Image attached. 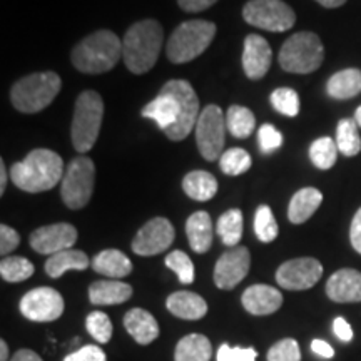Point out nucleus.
I'll return each mask as SVG.
<instances>
[{"label": "nucleus", "instance_id": "nucleus-49", "mask_svg": "<svg viewBox=\"0 0 361 361\" xmlns=\"http://www.w3.org/2000/svg\"><path fill=\"white\" fill-rule=\"evenodd\" d=\"M311 350H313V353L322 356V358H333L335 356V350L323 340H314L311 343Z\"/></svg>", "mask_w": 361, "mask_h": 361}, {"label": "nucleus", "instance_id": "nucleus-4", "mask_svg": "<svg viewBox=\"0 0 361 361\" xmlns=\"http://www.w3.org/2000/svg\"><path fill=\"white\" fill-rule=\"evenodd\" d=\"M62 80L56 72H37L17 80L11 90L12 106L24 114L40 112L61 92Z\"/></svg>", "mask_w": 361, "mask_h": 361}, {"label": "nucleus", "instance_id": "nucleus-43", "mask_svg": "<svg viewBox=\"0 0 361 361\" xmlns=\"http://www.w3.org/2000/svg\"><path fill=\"white\" fill-rule=\"evenodd\" d=\"M258 351L255 348H233L229 345H221L216 361H256Z\"/></svg>", "mask_w": 361, "mask_h": 361}, {"label": "nucleus", "instance_id": "nucleus-10", "mask_svg": "<svg viewBox=\"0 0 361 361\" xmlns=\"http://www.w3.org/2000/svg\"><path fill=\"white\" fill-rule=\"evenodd\" d=\"M161 90L171 94L179 104L178 124L173 129H169L166 135H168L171 141H183L196 128L197 119H200V99L194 92L192 85L183 79L168 80V82L162 85Z\"/></svg>", "mask_w": 361, "mask_h": 361}, {"label": "nucleus", "instance_id": "nucleus-25", "mask_svg": "<svg viewBox=\"0 0 361 361\" xmlns=\"http://www.w3.org/2000/svg\"><path fill=\"white\" fill-rule=\"evenodd\" d=\"M323 202V194L316 188L300 189L291 197L290 207H288V218L293 224H303L316 213Z\"/></svg>", "mask_w": 361, "mask_h": 361}, {"label": "nucleus", "instance_id": "nucleus-7", "mask_svg": "<svg viewBox=\"0 0 361 361\" xmlns=\"http://www.w3.org/2000/svg\"><path fill=\"white\" fill-rule=\"evenodd\" d=\"M324 59V47L313 32H298L283 44L279 51V66L291 74H310L319 69Z\"/></svg>", "mask_w": 361, "mask_h": 361}, {"label": "nucleus", "instance_id": "nucleus-35", "mask_svg": "<svg viewBox=\"0 0 361 361\" xmlns=\"http://www.w3.org/2000/svg\"><path fill=\"white\" fill-rule=\"evenodd\" d=\"M310 159L318 169H329L338 159L336 141L329 137H319L311 144Z\"/></svg>", "mask_w": 361, "mask_h": 361}, {"label": "nucleus", "instance_id": "nucleus-41", "mask_svg": "<svg viewBox=\"0 0 361 361\" xmlns=\"http://www.w3.org/2000/svg\"><path fill=\"white\" fill-rule=\"evenodd\" d=\"M300 345L293 338H284L274 343L268 351V361H300Z\"/></svg>", "mask_w": 361, "mask_h": 361}, {"label": "nucleus", "instance_id": "nucleus-50", "mask_svg": "<svg viewBox=\"0 0 361 361\" xmlns=\"http://www.w3.org/2000/svg\"><path fill=\"white\" fill-rule=\"evenodd\" d=\"M11 361H44L40 356L32 350H19L16 355L12 356Z\"/></svg>", "mask_w": 361, "mask_h": 361}, {"label": "nucleus", "instance_id": "nucleus-34", "mask_svg": "<svg viewBox=\"0 0 361 361\" xmlns=\"http://www.w3.org/2000/svg\"><path fill=\"white\" fill-rule=\"evenodd\" d=\"M34 264L20 256H6L0 263V274L7 283H20L34 274Z\"/></svg>", "mask_w": 361, "mask_h": 361}, {"label": "nucleus", "instance_id": "nucleus-38", "mask_svg": "<svg viewBox=\"0 0 361 361\" xmlns=\"http://www.w3.org/2000/svg\"><path fill=\"white\" fill-rule=\"evenodd\" d=\"M271 106L276 109L279 114L295 117L300 112V96L295 89L279 87L271 94Z\"/></svg>", "mask_w": 361, "mask_h": 361}, {"label": "nucleus", "instance_id": "nucleus-28", "mask_svg": "<svg viewBox=\"0 0 361 361\" xmlns=\"http://www.w3.org/2000/svg\"><path fill=\"white\" fill-rule=\"evenodd\" d=\"M89 266V258L84 251L79 250H66L61 252H56L45 263V273L51 278H61L66 271H84Z\"/></svg>", "mask_w": 361, "mask_h": 361}, {"label": "nucleus", "instance_id": "nucleus-39", "mask_svg": "<svg viewBox=\"0 0 361 361\" xmlns=\"http://www.w3.org/2000/svg\"><path fill=\"white\" fill-rule=\"evenodd\" d=\"M166 266L171 271H174L178 274L179 281L183 284H191L196 276V271H194V264L189 256L184 251H173L166 256Z\"/></svg>", "mask_w": 361, "mask_h": 361}, {"label": "nucleus", "instance_id": "nucleus-18", "mask_svg": "<svg viewBox=\"0 0 361 361\" xmlns=\"http://www.w3.org/2000/svg\"><path fill=\"white\" fill-rule=\"evenodd\" d=\"M326 295L335 303L361 301V273L356 269H340L326 283Z\"/></svg>", "mask_w": 361, "mask_h": 361}, {"label": "nucleus", "instance_id": "nucleus-17", "mask_svg": "<svg viewBox=\"0 0 361 361\" xmlns=\"http://www.w3.org/2000/svg\"><path fill=\"white\" fill-rule=\"evenodd\" d=\"M273 52L268 40L258 34H250L245 39V51H243V69L245 74L252 80L263 79L268 74Z\"/></svg>", "mask_w": 361, "mask_h": 361}, {"label": "nucleus", "instance_id": "nucleus-40", "mask_svg": "<svg viewBox=\"0 0 361 361\" xmlns=\"http://www.w3.org/2000/svg\"><path fill=\"white\" fill-rule=\"evenodd\" d=\"M85 328H87V333L94 338L97 343H109L112 336V323L109 316L102 311H92V313L87 314L85 318Z\"/></svg>", "mask_w": 361, "mask_h": 361}, {"label": "nucleus", "instance_id": "nucleus-54", "mask_svg": "<svg viewBox=\"0 0 361 361\" xmlns=\"http://www.w3.org/2000/svg\"><path fill=\"white\" fill-rule=\"evenodd\" d=\"M355 121H356V124H358L360 128H361V106L355 112Z\"/></svg>", "mask_w": 361, "mask_h": 361}, {"label": "nucleus", "instance_id": "nucleus-37", "mask_svg": "<svg viewBox=\"0 0 361 361\" xmlns=\"http://www.w3.org/2000/svg\"><path fill=\"white\" fill-rule=\"evenodd\" d=\"M255 233L261 243H271L278 238V223L269 206H259L255 214Z\"/></svg>", "mask_w": 361, "mask_h": 361}, {"label": "nucleus", "instance_id": "nucleus-19", "mask_svg": "<svg viewBox=\"0 0 361 361\" xmlns=\"http://www.w3.org/2000/svg\"><path fill=\"white\" fill-rule=\"evenodd\" d=\"M243 306L247 313L255 316L273 314L281 308L283 295L276 288L268 286V284H252L243 293Z\"/></svg>", "mask_w": 361, "mask_h": 361}, {"label": "nucleus", "instance_id": "nucleus-27", "mask_svg": "<svg viewBox=\"0 0 361 361\" xmlns=\"http://www.w3.org/2000/svg\"><path fill=\"white\" fill-rule=\"evenodd\" d=\"M326 92L329 97L336 101L356 97L361 92V71L360 69H345L331 75L326 84Z\"/></svg>", "mask_w": 361, "mask_h": 361}, {"label": "nucleus", "instance_id": "nucleus-12", "mask_svg": "<svg viewBox=\"0 0 361 361\" xmlns=\"http://www.w3.org/2000/svg\"><path fill=\"white\" fill-rule=\"evenodd\" d=\"M20 313L35 323L56 322L64 313V298L54 288H35L20 300Z\"/></svg>", "mask_w": 361, "mask_h": 361}, {"label": "nucleus", "instance_id": "nucleus-1", "mask_svg": "<svg viewBox=\"0 0 361 361\" xmlns=\"http://www.w3.org/2000/svg\"><path fill=\"white\" fill-rule=\"evenodd\" d=\"M64 178V162L51 149H34L11 168V179L25 192H44Z\"/></svg>", "mask_w": 361, "mask_h": 361}, {"label": "nucleus", "instance_id": "nucleus-51", "mask_svg": "<svg viewBox=\"0 0 361 361\" xmlns=\"http://www.w3.org/2000/svg\"><path fill=\"white\" fill-rule=\"evenodd\" d=\"M7 188V168L4 161H0V194L6 192Z\"/></svg>", "mask_w": 361, "mask_h": 361}, {"label": "nucleus", "instance_id": "nucleus-5", "mask_svg": "<svg viewBox=\"0 0 361 361\" xmlns=\"http://www.w3.org/2000/svg\"><path fill=\"white\" fill-rule=\"evenodd\" d=\"M104 101L96 90H84L75 101L71 137L75 151L85 154L96 144L101 133Z\"/></svg>", "mask_w": 361, "mask_h": 361}, {"label": "nucleus", "instance_id": "nucleus-6", "mask_svg": "<svg viewBox=\"0 0 361 361\" xmlns=\"http://www.w3.org/2000/svg\"><path fill=\"white\" fill-rule=\"evenodd\" d=\"M216 35V24L209 20H188L174 30L168 40V57L174 64H186L200 57Z\"/></svg>", "mask_w": 361, "mask_h": 361}, {"label": "nucleus", "instance_id": "nucleus-44", "mask_svg": "<svg viewBox=\"0 0 361 361\" xmlns=\"http://www.w3.org/2000/svg\"><path fill=\"white\" fill-rule=\"evenodd\" d=\"M64 361H106V353H104L101 346L85 345L80 350L74 351V353L67 355Z\"/></svg>", "mask_w": 361, "mask_h": 361}, {"label": "nucleus", "instance_id": "nucleus-26", "mask_svg": "<svg viewBox=\"0 0 361 361\" xmlns=\"http://www.w3.org/2000/svg\"><path fill=\"white\" fill-rule=\"evenodd\" d=\"M92 268L102 276L121 279L130 274L133 263L123 251L119 250H104L92 259Z\"/></svg>", "mask_w": 361, "mask_h": 361}, {"label": "nucleus", "instance_id": "nucleus-33", "mask_svg": "<svg viewBox=\"0 0 361 361\" xmlns=\"http://www.w3.org/2000/svg\"><path fill=\"white\" fill-rule=\"evenodd\" d=\"M336 146L343 156H356L361 151V137L355 119H341L336 129Z\"/></svg>", "mask_w": 361, "mask_h": 361}, {"label": "nucleus", "instance_id": "nucleus-29", "mask_svg": "<svg viewBox=\"0 0 361 361\" xmlns=\"http://www.w3.org/2000/svg\"><path fill=\"white\" fill-rule=\"evenodd\" d=\"M183 189L194 201H209L218 192V180L206 171H192L183 179Z\"/></svg>", "mask_w": 361, "mask_h": 361}, {"label": "nucleus", "instance_id": "nucleus-21", "mask_svg": "<svg viewBox=\"0 0 361 361\" xmlns=\"http://www.w3.org/2000/svg\"><path fill=\"white\" fill-rule=\"evenodd\" d=\"M124 328L134 338L135 343L146 346L159 336V324L149 311L142 308H134L124 316Z\"/></svg>", "mask_w": 361, "mask_h": 361}, {"label": "nucleus", "instance_id": "nucleus-23", "mask_svg": "<svg viewBox=\"0 0 361 361\" xmlns=\"http://www.w3.org/2000/svg\"><path fill=\"white\" fill-rule=\"evenodd\" d=\"M166 306L174 316L180 319H189V322L204 318L207 313V303L204 298L192 291L173 293L166 301Z\"/></svg>", "mask_w": 361, "mask_h": 361}, {"label": "nucleus", "instance_id": "nucleus-14", "mask_svg": "<svg viewBox=\"0 0 361 361\" xmlns=\"http://www.w3.org/2000/svg\"><path fill=\"white\" fill-rule=\"evenodd\" d=\"M176 236L174 226L166 218L147 221L133 239V251L139 256H156L173 245Z\"/></svg>", "mask_w": 361, "mask_h": 361}, {"label": "nucleus", "instance_id": "nucleus-48", "mask_svg": "<svg viewBox=\"0 0 361 361\" xmlns=\"http://www.w3.org/2000/svg\"><path fill=\"white\" fill-rule=\"evenodd\" d=\"M216 2H218V0H178L179 7L183 8L184 12H202L211 6H214Z\"/></svg>", "mask_w": 361, "mask_h": 361}, {"label": "nucleus", "instance_id": "nucleus-53", "mask_svg": "<svg viewBox=\"0 0 361 361\" xmlns=\"http://www.w3.org/2000/svg\"><path fill=\"white\" fill-rule=\"evenodd\" d=\"M8 358V346L6 340L0 341V361H7Z\"/></svg>", "mask_w": 361, "mask_h": 361}, {"label": "nucleus", "instance_id": "nucleus-24", "mask_svg": "<svg viewBox=\"0 0 361 361\" xmlns=\"http://www.w3.org/2000/svg\"><path fill=\"white\" fill-rule=\"evenodd\" d=\"M186 234L189 246L194 252H207L213 245V221L206 211H197L186 221Z\"/></svg>", "mask_w": 361, "mask_h": 361}, {"label": "nucleus", "instance_id": "nucleus-3", "mask_svg": "<svg viewBox=\"0 0 361 361\" xmlns=\"http://www.w3.org/2000/svg\"><path fill=\"white\" fill-rule=\"evenodd\" d=\"M123 57V40L111 30H97L72 49V64L84 74H102L114 69Z\"/></svg>", "mask_w": 361, "mask_h": 361}, {"label": "nucleus", "instance_id": "nucleus-47", "mask_svg": "<svg viewBox=\"0 0 361 361\" xmlns=\"http://www.w3.org/2000/svg\"><path fill=\"white\" fill-rule=\"evenodd\" d=\"M350 241H351V246L355 247V251L361 255V207L358 209V213L355 214L353 221H351Z\"/></svg>", "mask_w": 361, "mask_h": 361}, {"label": "nucleus", "instance_id": "nucleus-13", "mask_svg": "<svg viewBox=\"0 0 361 361\" xmlns=\"http://www.w3.org/2000/svg\"><path fill=\"white\" fill-rule=\"evenodd\" d=\"M323 276V266L314 258L286 261L276 271V281L284 290L303 291L313 288Z\"/></svg>", "mask_w": 361, "mask_h": 361}, {"label": "nucleus", "instance_id": "nucleus-8", "mask_svg": "<svg viewBox=\"0 0 361 361\" xmlns=\"http://www.w3.org/2000/svg\"><path fill=\"white\" fill-rule=\"evenodd\" d=\"M96 184V166L87 156H79L71 162L62 178L61 196L69 209L87 206Z\"/></svg>", "mask_w": 361, "mask_h": 361}, {"label": "nucleus", "instance_id": "nucleus-9", "mask_svg": "<svg viewBox=\"0 0 361 361\" xmlns=\"http://www.w3.org/2000/svg\"><path fill=\"white\" fill-rule=\"evenodd\" d=\"M247 24L268 32H286L296 22V13L283 0H250L243 7Z\"/></svg>", "mask_w": 361, "mask_h": 361}, {"label": "nucleus", "instance_id": "nucleus-42", "mask_svg": "<svg viewBox=\"0 0 361 361\" xmlns=\"http://www.w3.org/2000/svg\"><path fill=\"white\" fill-rule=\"evenodd\" d=\"M258 142L263 154H271L276 149L281 147L283 134L271 124H263L258 129Z\"/></svg>", "mask_w": 361, "mask_h": 361}, {"label": "nucleus", "instance_id": "nucleus-20", "mask_svg": "<svg viewBox=\"0 0 361 361\" xmlns=\"http://www.w3.org/2000/svg\"><path fill=\"white\" fill-rule=\"evenodd\" d=\"M142 117L152 119L157 124V128L164 130V134L169 129H173L179 121V104L171 94L161 90L157 97L146 104L142 109Z\"/></svg>", "mask_w": 361, "mask_h": 361}, {"label": "nucleus", "instance_id": "nucleus-46", "mask_svg": "<svg viewBox=\"0 0 361 361\" xmlns=\"http://www.w3.org/2000/svg\"><path fill=\"white\" fill-rule=\"evenodd\" d=\"M333 331H335L338 340H341L345 343H350L351 340H353V329H351L350 323L346 322L345 318H341V316L333 322Z\"/></svg>", "mask_w": 361, "mask_h": 361}, {"label": "nucleus", "instance_id": "nucleus-32", "mask_svg": "<svg viewBox=\"0 0 361 361\" xmlns=\"http://www.w3.org/2000/svg\"><path fill=\"white\" fill-rule=\"evenodd\" d=\"M226 128L234 137L246 139L256 128V117L245 106H231L226 114Z\"/></svg>", "mask_w": 361, "mask_h": 361}, {"label": "nucleus", "instance_id": "nucleus-30", "mask_svg": "<svg viewBox=\"0 0 361 361\" xmlns=\"http://www.w3.org/2000/svg\"><path fill=\"white\" fill-rule=\"evenodd\" d=\"M213 355L211 341L204 335H188L180 338L174 351V361H209Z\"/></svg>", "mask_w": 361, "mask_h": 361}, {"label": "nucleus", "instance_id": "nucleus-15", "mask_svg": "<svg viewBox=\"0 0 361 361\" xmlns=\"http://www.w3.org/2000/svg\"><path fill=\"white\" fill-rule=\"evenodd\" d=\"M251 255L245 246L226 251L214 266V284L219 290H234L250 273Z\"/></svg>", "mask_w": 361, "mask_h": 361}, {"label": "nucleus", "instance_id": "nucleus-36", "mask_svg": "<svg viewBox=\"0 0 361 361\" xmlns=\"http://www.w3.org/2000/svg\"><path fill=\"white\" fill-rule=\"evenodd\" d=\"M221 171L228 176H239L251 168V156L245 149L233 147L223 152L219 159Z\"/></svg>", "mask_w": 361, "mask_h": 361}, {"label": "nucleus", "instance_id": "nucleus-31", "mask_svg": "<svg viewBox=\"0 0 361 361\" xmlns=\"http://www.w3.org/2000/svg\"><path fill=\"white\" fill-rule=\"evenodd\" d=\"M216 233L219 234L224 246L236 247L243 238V213L239 209H229L219 216L216 224Z\"/></svg>", "mask_w": 361, "mask_h": 361}, {"label": "nucleus", "instance_id": "nucleus-22", "mask_svg": "<svg viewBox=\"0 0 361 361\" xmlns=\"http://www.w3.org/2000/svg\"><path fill=\"white\" fill-rule=\"evenodd\" d=\"M133 296V286L128 283L109 279V281H96L89 288V300L92 305L111 306L121 305L130 300Z\"/></svg>", "mask_w": 361, "mask_h": 361}, {"label": "nucleus", "instance_id": "nucleus-11", "mask_svg": "<svg viewBox=\"0 0 361 361\" xmlns=\"http://www.w3.org/2000/svg\"><path fill=\"white\" fill-rule=\"evenodd\" d=\"M226 116L221 107L206 106L201 111L200 119L196 124V142L201 156L206 161L221 159L224 149V133H226Z\"/></svg>", "mask_w": 361, "mask_h": 361}, {"label": "nucleus", "instance_id": "nucleus-45", "mask_svg": "<svg viewBox=\"0 0 361 361\" xmlns=\"http://www.w3.org/2000/svg\"><path fill=\"white\" fill-rule=\"evenodd\" d=\"M20 243V236L16 229L11 228V226L2 224L0 226V252L4 256H7L8 252H12L19 246Z\"/></svg>", "mask_w": 361, "mask_h": 361}, {"label": "nucleus", "instance_id": "nucleus-2", "mask_svg": "<svg viewBox=\"0 0 361 361\" xmlns=\"http://www.w3.org/2000/svg\"><path fill=\"white\" fill-rule=\"evenodd\" d=\"M164 30L154 19L139 20L133 24L123 39L124 64L133 74H144L156 66L159 57Z\"/></svg>", "mask_w": 361, "mask_h": 361}, {"label": "nucleus", "instance_id": "nucleus-52", "mask_svg": "<svg viewBox=\"0 0 361 361\" xmlns=\"http://www.w3.org/2000/svg\"><path fill=\"white\" fill-rule=\"evenodd\" d=\"M316 2L322 4V6L326 8H336V7H341L346 0H316Z\"/></svg>", "mask_w": 361, "mask_h": 361}, {"label": "nucleus", "instance_id": "nucleus-16", "mask_svg": "<svg viewBox=\"0 0 361 361\" xmlns=\"http://www.w3.org/2000/svg\"><path fill=\"white\" fill-rule=\"evenodd\" d=\"M78 241V229L69 223L42 226L30 234V246L39 255H56L71 250Z\"/></svg>", "mask_w": 361, "mask_h": 361}]
</instances>
